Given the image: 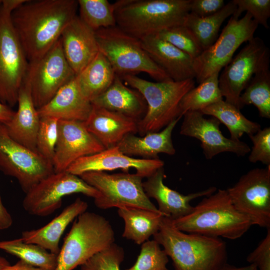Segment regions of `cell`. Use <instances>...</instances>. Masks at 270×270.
I'll return each mask as SVG.
<instances>
[{
    "label": "cell",
    "mask_w": 270,
    "mask_h": 270,
    "mask_svg": "<svg viewBox=\"0 0 270 270\" xmlns=\"http://www.w3.org/2000/svg\"><path fill=\"white\" fill-rule=\"evenodd\" d=\"M200 111H188L183 116L180 134L194 138L201 142L203 153L208 160L224 152H232L244 156L250 148L246 143L225 137L220 129V122L212 117L206 118Z\"/></svg>",
    "instance_id": "cell-16"
},
{
    "label": "cell",
    "mask_w": 270,
    "mask_h": 270,
    "mask_svg": "<svg viewBox=\"0 0 270 270\" xmlns=\"http://www.w3.org/2000/svg\"><path fill=\"white\" fill-rule=\"evenodd\" d=\"M240 110L222 99L206 106L200 112L204 115L211 116L218 119L228 128L230 138L238 140L245 134L249 136L261 129L259 124L247 118Z\"/></svg>",
    "instance_id": "cell-31"
},
{
    "label": "cell",
    "mask_w": 270,
    "mask_h": 270,
    "mask_svg": "<svg viewBox=\"0 0 270 270\" xmlns=\"http://www.w3.org/2000/svg\"><path fill=\"white\" fill-rule=\"evenodd\" d=\"M164 176V167L160 168L142 182V186L146 196L156 200L160 212L172 220L184 216L192 210L194 206L190 204V201L198 198L210 196L217 190L216 188L211 186L202 191L184 195L165 185Z\"/></svg>",
    "instance_id": "cell-19"
},
{
    "label": "cell",
    "mask_w": 270,
    "mask_h": 270,
    "mask_svg": "<svg viewBox=\"0 0 270 270\" xmlns=\"http://www.w3.org/2000/svg\"><path fill=\"white\" fill-rule=\"evenodd\" d=\"M236 6L232 0L218 12L206 17H198L189 13L184 25L190 32L202 50L212 46L218 36L221 26L235 12Z\"/></svg>",
    "instance_id": "cell-30"
},
{
    "label": "cell",
    "mask_w": 270,
    "mask_h": 270,
    "mask_svg": "<svg viewBox=\"0 0 270 270\" xmlns=\"http://www.w3.org/2000/svg\"><path fill=\"white\" fill-rule=\"evenodd\" d=\"M218 270H258V269L256 266L252 264H250L246 266L238 267L226 263Z\"/></svg>",
    "instance_id": "cell-47"
},
{
    "label": "cell",
    "mask_w": 270,
    "mask_h": 270,
    "mask_svg": "<svg viewBox=\"0 0 270 270\" xmlns=\"http://www.w3.org/2000/svg\"><path fill=\"white\" fill-rule=\"evenodd\" d=\"M224 5L223 0H191L190 13L198 17H206L218 12Z\"/></svg>",
    "instance_id": "cell-43"
},
{
    "label": "cell",
    "mask_w": 270,
    "mask_h": 270,
    "mask_svg": "<svg viewBox=\"0 0 270 270\" xmlns=\"http://www.w3.org/2000/svg\"><path fill=\"white\" fill-rule=\"evenodd\" d=\"M153 236L175 270H218L227 263L226 244L220 238L180 231L168 217H162Z\"/></svg>",
    "instance_id": "cell-2"
},
{
    "label": "cell",
    "mask_w": 270,
    "mask_h": 270,
    "mask_svg": "<svg viewBox=\"0 0 270 270\" xmlns=\"http://www.w3.org/2000/svg\"><path fill=\"white\" fill-rule=\"evenodd\" d=\"M10 264L6 258L0 256V270H3Z\"/></svg>",
    "instance_id": "cell-48"
},
{
    "label": "cell",
    "mask_w": 270,
    "mask_h": 270,
    "mask_svg": "<svg viewBox=\"0 0 270 270\" xmlns=\"http://www.w3.org/2000/svg\"><path fill=\"white\" fill-rule=\"evenodd\" d=\"M0 250L34 266L51 270L57 267L58 254L36 244L26 242L20 238L0 241Z\"/></svg>",
    "instance_id": "cell-32"
},
{
    "label": "cell",
    "mask_w": 270,
    "mask_h": 270,
    "mask_svg": "<svg viewBox=\"0 0 270 270\" xmlns=\"http://www.w3.org/2000/svg\"><path fill=\"white\" fill-rule=\"evenodd\" d=\"M2 2V0H0V6Z\"/></svg>",
    "instance_id": "cell-49"
},
{
    "label": "cell",
    "mask_w": 270,
    "mask_h": 270,
    "mask_svg": "<svg viewBox=\"0 0 270 270\" xmlns=\"http://www.w3.org/2000/svg\"><path fill=\"white\" fill-rule=\"evenodd\" d=\"M219 74L216 72L210 76L184 96L180 104V116L188 111H201L223 99L218 86Z\"/></svg>",
    "instance_id": "cell-33"
},
{
    "label": "cell",
    "mask_w": 270,
    "mask_h": 270,
    "mask_svg": "<svg viewBox=\"0 0 270 270\" xmlns=\"http://www.w3.org/2000/svg\"><path fill=\"white\" fill-rule=\"evenodd\" d=\"M0 170L14 178L25 193L54 172L50 161L12 138L5 124L1 123Z\"/></svg>",
    "instance_id": "cell-13"
},
{
    "label": "cell",
    "mask_w": 270,
    "mask_h": 270,
    "mask_svg": "<svg viewBox=\"0 0 270 270\" xmlns=\"http://www.w3.org/2000/svg\"><path fill=\"white\" fill-rule=\"evenodd\" d=\"M151 58L174 81L194 78V59L170 42L152 34L140 39Z\"/></svg>",
    "instance_id": "cell-22"
},
{
    "label": "cell",
    "mask_w": 270,
    "mask_h": 270,
    "mask_svg": "<svg viewBox=\"0 0 270 270\" xmlns=\"http://www.w3.org/2000/svg\"><path fill=\"white\" fill-rule=\"evenodd\" d=\"M78 9L76 0H25L12 11V23L28 62L52 47Z\"/></svg>",
    "instance_id": "cell-1"
},
{
    "label": "cell",
    "mask_w": 270,
    "mask_h": 270,
    "mask_svg": "<svg viewBox=\"0 0 270 270\" xmlns=\"http://www.w3.org/2000/svg\"><path fill=\"white\" fill-rule=\"evenodd\" d=\"M155 34L193 59L197 58L203 51L194 36L184 24L166 28Z\"/></svg>",
    "instance_id": "cell-37"
},
{
    "label": "cell",
    "mask_w": 270,
    "mask_h": 270,
    "mask_svg": "<svg viewBox=\"0 0 270 270\" xmlns=\"http://www.w3.org/2000/svg\"><path fill=\"white\" fill-rule=\"evenodd\" d=\"M17 104V110L14 111L10 120L4 124L7 132L18 142L37 151L36 138L40 118L34 105L26 76L20 89Z\"/></svg>",
    "instance_id": "cell-24"
},
{
    "label": "cell",
    "mask_w": 270,
    "mask_h": 270,
    "mask_svg": "<svg viewBox=\"0 0 270 270\" xmlns=\"http://www.w3.org/2000/svg\"><path fill=\"white\" fill-rule=\"evenodd\" d=\"M3 270H51L46 268L38 267L28 264L22 260H18L14 265L6 267Z\"/></svg>",
    "instance_id": "cell-45"
},
{
    "label": "cell",
    "mask_w": 270,
    "mask_h": 270,
    "mask_svg": "<svg viewBox=\"0 0 270 270\" xmlns=\"http://www.w3.org/2000/svg\"><path fill=\"white\" fill-rule=\"evenodd\" d=\"M240 108L253 104L260 116L270 118V71L269 69L256 74L248 82L239 100Z\"/></svg>",
    "instance_id": "cell-34"
},
{
    "label": "cell",
    "mask_w": 270,
    "mask_h": 270,
    "mask_svg": "<svg viewBox=\"0 0 270 270\" xmlns=\"http://www.w3.org/2000/svg\"><path fill=\"white\" fill-rule=\"evenodd\" d=\"M116 74L100 52L77 75L81 90L91 102L111 85Z\"/></svg>",
    "instance_id": "cell-29"
},
{
    "label": "cell",
    "mask_w": 270,
    "mask_h": 270,
    "mask_svg": "<svg viewBox=\"0 0 270 270\" xmlns=\"http://www.w3.org/2000/svg\"><path fill=\"white\" fill-rule=\"evenodd\" d=\"M124 259L123 248L113 243L80 266V270H120Z\"/></svg>",
    "instance_id": "cell-39"
},
{
    "label": "cell",
    "mask_w": 270,
    "mask_h": 270,
    "mask_svg": "<svg viewBox=\"0 0 270 270\" xmlns=\"http://www.w3.org/2000/svg\"><path fill=\"white\" fill-rule=\"evenodd\" d=\"M12 224V217L4 206L0 195V230L10 228Z\"/></svg>",
    "instance_id": "cell-44"
},
{
    "label": "cell",
    "mask_w": 270,
    "mask_h": 270,
    "mask_svg": "<svg viewBox=\"0 0 270 270\" xmlns=\"http://www.w3.org/2000/svg\"><path fill=\"white\" fill-rule=\"evenodd\" d=\"M164 166V161L158 158H135L124 154L117 146H114L77 160L66 171L80 176L87 172L117 169L128 172L130 169L134 168L136 174L143 178L150 176Z\"/></svg>",
    "instance_id": "cell-18"
},
{
    "label": "cell",
    "mask_w": 270,
    "mask_h": 270,
    "mask_svg": "<svg viewBox=\"0 0 270 270\" xmlns=\"http://www.w3.org/2000/svg\"><path fill=\"white\" fill-rule=\"evenodd\" d=\"M76 74L64 55L60 39L39 59L28 62L26 78L38 110Z\"/></svg>",
    "instance_id": "cell-15"
},
{
    "label": "cell",
    "mask_w": 270,
    "mask_h": 270,
    "mask_svg": "<svg viewBox=\"0 0 270 270\" xmlns=\"http://www.w3.org/2000/svg\"><path fill=\"white\" fill-rule=\"evenodd\" d=\"M226 190L235 208L253 225L270 228V165L249 170Z\"/></svg>",
    "instance_id": "cell-14"
},
{
    "label": "cell",
    "mask_w": 270,
    "mask_h": 270,
    "mask_svg": "<svg viewBox=\"0 0 270 270\" xmlns=\"http://www.w3.org/2000/svg\"><path fill=\"white\" fill-rule=\"evenodd\" d=\"M191 0H118L113 3L116 26L138 39L182 25Z\"/></svg>",
    "instance_id": "cell-4"
},
{
    "label": "cell",
    "mask_w": 270,
    "mask_h": 270,
    "mask_svg": "<svg viewBox=\"0 0 270 270\" xmlns=\"http://www.w3.org/2000/svg\"><path fill=\"white\" fill-rule=\"evenodd\" d=\"M58 120L40 118L36 138V148L43 157L52 162L58 135Z\"/></svg>",
    "instance_id": "cell-38"
},
{
    "label": "cell",
    "mask_w": 270,
    "mask_h": 270,
    "mask_svg": "<svg viewBox=\"0 0 270 270\" xmlns=\"http://www.w3.org/2000/svg\"><path fill=\"white\" fill-rule=\"evenodd\" d=\"M232 2L236 5V9L232 16L238 19L242 14L246 12L258 24L262 25L266 28H269L270 0H232Z\"/></svg>",
    "instance_id": "cell-40"
},
{
    "label": "cell",
    "mask_w": 270,
    "mask_h": 270,
    "mask_svg": "<svg viewBox=\"0 0 270 270\" xmlns=\"http://www.w3.org/2000/svg\"><path fill=\"white\" fill-rule=\"evenodd\" d=\"M124 222L122 237L142 244L158 230L164 216L159 212L136 208L124 206L118 210Z\"/></svg>",
    "instance_id": "cell-28"
},
{
    "label": "cell",
    "mask_w": 270,
    "mask_h": 270,
    "mask_svg": "<svg viewBox=\"0 0 270 270\" xmlns=\"http://www.w3.org/2000/svg\"><path fill=\"white\" fill-rule=\"evenodd\" d=\"M105 149L87 130L84 122L58 120V138L52 160L54 172L66 171L77 160Z\"/></svg>",
    "instance_id": "cell-17"
},
{
    "label": "cell",
    "mask_w": 270,
    "mask_h": 270,
    "mask_svg": "<svg viewBox=\"0 0 270 270\" xmlns=\"http://www.w3.org/2000/svg\"><path fill=\"white\" fill-rule=\"evenodd\" d=\"M168 256L154 240L142 243L134 264L126 270H168Z\"/></svg>",
    "instance_id": "cell-36"
},
{
    "label": "cell",
    "mask_w": 270,
    "mask_h": 270,
    "mask_svg": "<svg viewBox=\"0 0 270 270\" xmlns=\"http://www.w3.org/2000/svg\"><path fill=\"white\" fill-rule=\"evenodd\" d=\"M88 207V203L78 198L45 226L22 232L20 238L26 242L36 244L58 254L60 248V241L66 228L78 215L86 211Z\"/></svg>",
    "instance_id": "cell-25"
},
{
    "label": "cell",
    "mask_w": 270,
    "mask_h": 270,
    "mask_svg": "<svg viewBox=\"0 0 270 270\" xmlns=\"http://www.w3.org/2000/svg\"><path fill=\"white\" fill-rule=\"evenodd\" d=\"M120 78L138 90L146 102V112L138 123V132L141 136L160 131L174 120L182 117L180 112V102L184 96L195 86L192 78L180 82H152L136 75Z\"/></svg>",
    "instance_id": "cell-5"
},
{
    "label": "cell",
    "mask_w": 270,
    "mask_h": 270,
    "mask_svg": "<svg viewBox=\"0 0 270 270\" xmlns=\"http://www.w3.org/2000/svg\"><path fill=\"white\" fill-rule=\"evenodd\" d=\"M92 105L120 113L137 120L143 117L146 104L142 95L131 89L118 75L108 88L94 99Z\"/></svg>",
    "instance_id": "cell-27"
},
{
    "label": "cell",
    "mask_w": 270,
    "mask_h": 270,
    "mask_svg": "<svg viewBox=\"0 0 270 270\" xmlns=\"http://www.w3.org/2000/svg\"><path fill=\"white\" fill-rule=\"evenodd\" d=\"M258 25L248 12L238 19L231 16L215 42L194 59L196 82L200 84L213 74L220 73L238 48L254 37Z\"/></svg>",
    "instance_id": "cell-10"
},
{
    "label": "cell",
    "mask_w": 270,
    "mask_h": 270,
    "mask_svg": "<svg viewBox=\"0 0 270 270\" xmlns=\"http://www.w3.org/2000/svg\"><path fill=\"white\" fill-rule=\"evenodd\" d=\"M246 260L254 264L258 270H270V228L264 238L247 256Z\"/></svg>",
    "instance_id": "cell-42"
},
{
    "label": "cell",
    "mask_w": 270,
    "mask_h": 270,
    "mask_svg": "<svg viewBox=\"0 0 270 270\" xmlns=\"http://www.w3.org/2000/svg\"><path fill=\"white\" fill-rule=\"evenodd\" d=\"M84 123L106 149L116 146L126 135L138 132V120L94 105Z\"/></svg>",
    "instance_id": "cell-23"
},
{
    "label": "cell",
    "mask_w": 270,
    "mask_h": 270,
    "mask_svg": "<svg viewBox=\"0 0 270 270\" xmlns=\"http://www.w3.org/2000/svg\"><path fill=\"white\" fill-rule=\"evenodd\" d=\"M109 221L98 214L86 211L76 218L58 254L56 270H73L114 242Z\"/></svg>",
    "instance_id": "cell-6"
},
{
    "label": "cell",
    "mask_w": 270,
    "mask_h": 270,
    "mask_svg": "<svg viewBox=\"0 0 270 270\" xmlns=\"http://www.w3.org/2000/svg\"><path fill=\"white\" fill-rule=\"evenodd\" d=\"M60 39L64 55L76 75L99 52L95 32L78 16L67 26Z\"/></svg>",
    "instance_id": "cell-20"
},
{
    "label": "cell",
    "mask_w": 270,
    "mask_h": 270,
    "mask_svg": "<svg viewBox=\"0 0 270 270\" xmlns=\"http://www.w3.org/2000/svg\"><path fill=\"white\" fill-rule=\"evenodd\" d=\"M76 193L94 199L99 196L96 188L80 176L66 171L54 172L26 193L22 206L30 214L46 216L60 207L64 196Z\"/></svg>",
    "instance_id": "cell-12"
},
{
    "label": "cell",
    "mask_w": 270,
    "mask_h": 270,
    "mask_svg": "<svg viewBox=\"0 0 270 270\" xmlns=\"http://www.w3.org/2000/svg\"><path fill=\"white\" fill-rule=\"evenodd\" d=\"M270 51L263 40L254 37L224 68L218 86L226 102L240 108V96L252 77L269 69Z\"/></svg>",
    "instance_id": "cell-11"
},
{
    "label": "cell",
    "mask_w": 270,
    "mask_h": 270,
    "mask_svg": "<svg viewBox=\"0 0 270 270\" xmlns=\"http://www.w3.org/2000/svg\"><path fill=\"white\" fill-rule=\"evenodd\" d=\"M99 52L119 76L144 72L156 82L172 80L150 56L140 39L117 26L95 32Z\"/></svg>",
    "instance_id": "cell-7"
},
{
    "label": "cell",
    "mask_w": 270,
    "mask_h": 270,
    "mask_svg": "<svg viewBox=\"0 0 270 270\" xmlns=\"http://www.w3.org/2000/svg\"><path fill=\"white\" fill-rule=\"evenodd\" d=\"M181 118L172 120L161 131L149 132L142 136L128 134L116 146L126 156H138L145 159L158 158L160 153L174 155L176 149L172 143V133Z\"/></svg>",
    "instance_id": "cell-26"
},
{
    "label": "cell",
    "mask_w": 270,
    "mask_h": 270,
    "mask_svg": "<svg viewBox=\"0 0 270 270\" xmlns=\"http://www.w3.org/2000/svg\"><path fill=\"white\" fill-rule=\"evenodd\" d=\"M172 220L174 226L187 232L236 240L253 225L233 205L225 190L205 196L188 215Z\"/></svg>",
    "instance_id": "cell-3"
},
{
    "label": "cell",
    "mask_w": 270,
    "mask_h": 270,
    "mask_svg": "<svg viewBox=\"0 0 270 270\" xmlns=\"http://www.w3.org/2000/svg\"><path fill=\"white\" fill-rule=\"evenodd\" d=\"M80 19L94 32L116 26L113 4L108 0H78Z\"/></svg>",
    "instance_id": "cell-35"
},
{
    "label": "cell",
    "mask_w": 270,
    "mask_h": 270,
    "mask_svg": "<svg viewBox=\"0 0 270 270\" xmlns=\"http://www.w3.org/2000/svg\"><path fill=\"white\" fill-rule=\"evenodd\" d=\"M25 0H2L0 6V102L17 104L28 61L12 21V11Z\"/></svg>",
    "instance_id": "cell-8"
},
{
    "label": "cell",
    "mask_w": 270,
    "mask_h": 270,
    "mask_svg": "<svg viewBox=\"0 0 270 270\" xmlns=\"http://www.w3.org/2000/svg\"><path fill=\"white\" fill-rule=\"evenodd\" d=\"M78 176L98 192L94 203L99 208L129 206L160 213L145 193L142 178L136 173L90 172Z\"/></svg>",
    "instance_id": "cell-9"
},
{
    "label": "cell",
    "mask_w": 270,
    "mask_h": 270,
    "mask_svg": "<svg viewBox=\"0 0 270 270\" xmlns=\"http://www.w3.org/2000/svg\"><path fill=\"white\" fill-rule=\"evenodd\" d=\"M248 136L253 144L248 160L252 163L260 162L266 166L270 165V127L260 129Z\"/></svg>",
    "instance_id": "cell-41"
},
{
    "label": "cell",
    "mask_w": 270,
    "mask_h": 270,
    "mask_svg": "<svg viewBox=\"0 0 270 270\" xmlns=\"http://www.w3.org/2000/svg\"><path fill=\"white\" fill-rule=\"evenodd\" d=\"M92 108V103L84 94L76 75L38 112L40 118L84 122Z\"/></svg>",
    "instance_id": "cell-21"
},
{
    "label": "cell",
    "mask_w": 270,
    "mask_h": 270,
    "mask_svg": "<svg viewBox=\"0 0 270 270\" xmlns=\"http://www.w3.org/2000/svg\"><path fill=\"white\" fill-rule=\"evenodd\" d=\"M14 111L12 108L0 102V123L6 124L12 118Z\"/></svg>",
    "instance_id": "cell-46"
}]
</instances>
